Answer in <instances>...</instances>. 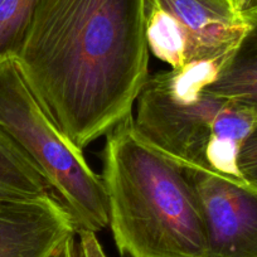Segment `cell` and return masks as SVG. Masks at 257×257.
<instances>
[{
    "instance_id": "277c9868",
    "label": "cell",
    "mask_w": 257,
    "mask_h": 257,
    "mask_svg": "<svg viewBox=\"0 0 257 257\" xmlns=\"http://www.w3.org/2000/svg\"><path fill=\"white\" fill-rule=\"evenodd\" d=\"M224 64L160 71L149 76L138 96V133L179 167H206L216 120L228 101L212 92L209 86Z\"/></svg>"
},
{
    "instance_id": "9a60e30c",
    "label": "cell",
    "mask_w": 257,
    "mask_h": 257,
    "mask_svg": "<svg viewBox=\"0 0 257 257\" xmlns=\"http://www.w3.org/2000/svg\"><path fill=\"white\" fill-rule=\"evenodd\" d=\"M254 4H257V0H249V4H248V7H251V6H254ZM248 7H247V8H248Z\"/></svg>"
},
{
    "instance_id": "3957f363",
    "label": "cell",
    "mask_w": 257,
    "mask_h": 257,
    "mask_svg": "<svg viewBox=\"0 0 257 257\" xmlns=\"http://www.w3.org/2000/svg\"><path fill=\"white\" fill-rule=\"evenodd\" d=\"M0 126L41 172L72 218L76 232L97 233L108 226L101 175L34 95L14 56L0 62Z\"/></svg>"
},
{
    "instance_id": "ba28073f",
    "label": "cell",
    "mask_w": 257,
    "mask_h": 257,
    "mask_svg": "<svg viewBox=\"0 0 257 257\" xmlns=\"http://www.w3.org/2000/svg\"><path fill=\"white\" fill-rule=\"evenodd\" d=\"M243 16L246 32L209 90L257 117V4L244 9Z\"/></svg>"
},
{
    "instance_id": "5bb4252c",
    "label": "cell",
    "mask_w": 257,
    "mask_h": 257,
    "mask_svg": "<svg viewBox=\"0 0 257 257\" xmlns=\"http://www.w3.org/2000/svg\"><path fill=\"white\" fill-rule=\"evenodd\" d=\"M226 2H228L236 11L239 12L244 11L249 4V0H226Z\"/></svg>"
},
{
    "instance_id": "7c38bea8",
    "label": "cell",
    "mask_w": 257,
    "mask_h": 257,
    "mask_svg": "<svg viewBox=\"0 0 257 257\" xmlns=\"http://www.w3.org/2000/svg\"><path fill=\"white\" fill-rule=\"evenodd\" d=\"M77 238L82 257H107L102 249V246L98 242L96 232L80 229L77 231Z\"/></svg>"
},
{
    "instance_id": "8fae6325",
    "label": "cell",
    "mask_w": 257,
    "mask_h": 257,
    "mask_svg": "<svg viewBox=\"0 0 257 257\" xmlns=\"http://www.w3.org/2000/svg\"><path fill=\"white\" fill-rule=\"evenodd\" d=\"M237 167L242 179L257 187V126L244 140L239 150Z\"/></svg>"
},
{
    "instance_id": "30bf717a",
    "label": "cell",
    "mask_w": 257,
    "mask_h": 257,
    "mask_svg": "<svg viewBox=\"0 0 257 257\" xmlns=\"http://www.w3.org/2000/svg\"><path fill=\"white\" fill-rule=\"evenodd\" d=\"M39 0H0V62L16 56Z\"/></svg>"
},
{
    "instance_id": "7a4b0ae2",
    "label": "cell",
    "mask_w": 257,
    "mask_h": 257,
    "mask_svg": "<svg viewBox=\"0 0 257 257\" xmlns=\"http://www.w3.org/2000/svg\"><path fill=\"white\" fill-rule=\"evenodd\" d=\"M101 179L121 257H208L192 183L182 167L143 139L133 113L106 135Z\"/></svg>"
},
{
    "instance_id": "9c48e42d",
    "label": "cell",
    "mask_w": 257,
    "mask_h": 257,
    "mask_svg": "<svg viewBox=\"0 0 257 257\" xmlns=\"http://www.w3.org/2000/svg\"><path fill=\"white\" fill-rule=\"evenodd\" d=\"M53 193L41 172L0 126V197L33 198Z\"/></svg>"
},
{
    "instance_id": "8992f818",
    "label": "cell",
    "mask_w": 257,
    "mask_h": 257,
    "mask_svg": "<svg viewBox=\"0 0 257 257\" xmlns=\"http://www.w3.org/2000/svg\"><path fill=\"white\" fill-rule=\"evenodd\" d=\"M183 170L198 198L208 257H257V187L204 169Z\"/></svg>"
},
{
    "instance_id": "6da1fadb",
    "label": "cell",
    "mask_w": 257,
    "mask_h": 257,
    "mask_svg": "<svg viewBox=\"0 0 257 257\" xmlns=\"http://www.w3.org/2000/svg\"><path fill=\"white\" fill-rule=\"evenodd\" d=\"M144 0H39L16 57L80 149L133 113L149 78Z\"/></svg>"
},
{
    "instance_id": "52a82bcc",
    "label": "cell",
    "mask_w": 257,
    "mask_h": 257,
    "mask_svg": "<svg viewBox=\"0 0 257 257\" xmlns=\"http://www.w3.org/2000/svg\"><path fill=\"white\" fill-rule=\"evenodd\" d=\"M76 232L53 196L0 197V257H52Z\"/></svg>"
},
{
    "instance_id": "5b68a950",
    "label": "cell",
    "mask_w": 257,
    "mask_h": 257,
    "mask_svg": "<svg viewBox=\"0 0 257 257\" xmlns=\"http://www.w3.org/2000/svg\"><path fill=\"white\" fill-rule=\"evenodd\" d=\"M149 51L172 70L227 63L247 28L226 0H144Z\"/></svg>"
},
{
    "instance_id": "4fadbf2b",
    "label": "cell",
    "mask_w": 257,
    "mask_h": 257,
    "mask_svg": "<svg viewBox=\"0 0 257 257\" xmlns=\"http://www.w3.org/2000/svg\"><path fill=\"white\" fill-rule=\"evenodd\" d=\"M52 257H82L81 256L77 233L72 234V236L64 239Z\"/></svg>"
}]
</instances>
